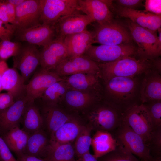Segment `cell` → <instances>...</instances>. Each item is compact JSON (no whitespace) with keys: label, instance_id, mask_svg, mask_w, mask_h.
Here are the masks:
<instances>
[{"label":"cell","instance_id":"1","mask_svg":"<svg viewBox=\"0 0 161 161\" xmlns=\"http://www.w3.org/2000/svg\"><path fill=\"white\" fill-rule=\"evenodd\" d=\"M100 74L104 81L113 77H134L152 69L161 71V60L142 58L135 56L123 58L114 61L98 64Z\"/></svg>","mask_w":161,"mask_h":161},{"label":"cell","instance_id":"2","mask_svg":"<svg viewBox=\"0 0 161 161\" xmlns=\"http://www.w3.org/2000/svg\"><path fill=\"white\" fill-rule=\"evenodd\" d=\"M107 101L122 113L136 103L134 101L138 90L139 82L135 77H114L105 81Z\"/></svg>","mask_w":161,"mask_h":161},{"label":"cell","instance_id":"3","mask_svg":"<svg viewBox=\"0 0 161 161\" xmlns=\"http://www.w3.org/2000/svg\"><path fill=\"white\" fill-rule=\"evenodd\" d=\"M98 102L88 108L86 116L87 123L96 131L114 132L122 123V112L107 101Z\"/></svg>","mask_w":161,"mask_h":161},{"label":"cell","instance_id":"4","mask_svg":"<svg viewBox=\"0 0 161 161\" xmlns=\"http://www.w3.org/2000/svg\"><path fill=\"white\" fill-rule=\"evenodd\" d=\"M132 39L137 44V56L154 59L161 54V44L156 32L143 28L129 20L127 22Z\"/></svg>","mask_w":161,"mask_h":161},{"label":"cell","instance_id":"5","mask_svg":"<svg viewBox=\"0 0 161 161\" xmlns=\"http://www.w3.org/2000/svg\"><path fill=\"white\" fill-rule=\"evenodd\" d=\"M94 43L101 45H114L131 43V34L122 24L113 19L97 23L91 32Z\"/></svg>","mask_w":161,"mask_h":161},{"label":"cell","instance_id":"6","mask_svg":"<svg viewBox=\"0 0 161 161\" xmlns=\"http://www.w3.org/2000/svg\"><path fill=\"white\" fill-rule=\"evenodd\" d=\"M122 120L148 143L154 129L144 104L135 103L122 113Z\"/></svg>","mask_w":161,"mask_h":161},{"label":"cell","instance_id":"7","mask_svg":"<svg viewBox=\"0 0 161 161\" xmlns=\"http://www.w3.org/2000/svg\"><path fill=\"white\" fill-rule=\"evenodd\" d=\"M137 47L131 43L118 45H91L85 55L97 64L114 61L123 58L137 56Z\"/></svg>","mask_w":161,"mask_h":161},{"label":"cell","instance_id":"8","mask_svg":"<svg viewBox=\"0 0 161 161\" xmlns=\"http://www.w3.org/2000/svg\"><path fill=\"white\" fill-rule=\"evenodd\" d=\"M41 24L54 25L61 19L76 13L78 0H40Z\"/></svg>","mask_w":161,"mask_h":161},{"label":"cell","instance_id":"9","mask_svg":"<svg viewBox=\"0 0 161 161\" xmlns=\"http://www.w3.org/2000/svg\"><path fill=\"white\" fill-rule=\"evenodd\" d=\"M114 132V137H113L117 142L139 157L142 161H148L152 158L147 142L126 123L122 122Z\"/></svg>","mask_w":161,"mask_h":161},{"label":"cell","instance_id":"10","mask_svg":"<svg viewBox=\"0 0 161 161\" xmlns=\"http://www.w3.org/2000/svg\"><path fill=\"white\" fill-rule=\"evenodd\" d=\"M13 66L18 69L26 84L40 65V53L36 45L28 43L21 45L13 57Z\"/></svg>","mask_w":161,"mask_h":161},{"label":"cell","instance_id":"11","mask_svg":"<svg viewBox=\"0 0 161 161\" xmlns=\"http://www.w3.org/2000/svg\"><path fill=\"white\" fill-rule=\"evenodd\" d=\"M51 71L61 77L81 73L100 75L98 64L85 55L68 57Z\"/></svg>","mask_w":161,"mask_h":161},{"label":"cell","instance_id":"12","mask_svg":"<svg viewBox=\"0 0 161 161\" xmlns=\"http://www.w3.org/2000/svg\"><path fill=\"white\" fill-rule=\"evenodd\" d=\"M32 75L25 86L26 96L30 102L38 99L50 86L64 80L54 72L41 68Z\"/></svg>","mask_w":161,"mask_h":161},{"label":"cell","instance_id":"13","mask_svg":"<svg viewBox=\"0 0 161 161\" xmlns=\"http://www.w3.org/2000/svg\"><path fill=\"white\" fill-rule=\"evenodd\" d=\"M15 35L18 41L43 47L58 37L55 25L43 24L30 28L16 29Z\"/></svg>","mask_w":161,"mask_h":161},{"label":"cell","instance_id":"14","mask_svg":"<svg viewBox=\"0 0 161 161\" xmlns=\"http://www.w3.org/2000/svg\"><path fill=\"white\" fill-rule=\"evenodd\" d=\"M14 25L16 29H24L41 24L40 0H25L15 8Z\"/></svg>","mask_w":161,"mask_h":161},{"label":"cell","instance_id":"15","mask_svg":"<svg viewBox=\"0 0 161 161\" xmlns=\"http://www.w3.org/2000/svg\"><path fill=\"white\" fill-rule=\"evenodd\" d=\"M40 53L41 68L51 71L68 57L64 38L57 37L43 47Z\"/></svg>","mask_w":161,"mask_h":161},{"label":"cell","instance_id":"16","mask_svg":"<svg viewBox=\"0 0 161 161\" xmlns=\"http://www.w3.org/2000/svg\"><path fill=\"white\" fill-rule=\"evenodd\" d=\"M144 74L139 91L141 103L161 100V72L152 69Z\"/></svg>","mask_w":161,"mask_h":161},{"label":"cell","instance_id":"17","mask_svg":"<svg viewBox=\"0 0 161 161\" xmlns=\"http://www.w3.org/2000/svg\"><path fill=\"white\" fill-rule=\"evenodd\" d=\"M93 22L89 16L80 12L66 16L55 25L58 37L64 38L66 36L82 32Z\"/></svg>","mask_w":161,"mask_h":161},{"label":"cell","instance_id":"18","mask_svg":"<svg viewBox=\"0 0 161 161\" xmlns=\"http://www.w3.org/2000/svg\"><path fill=\"white\" fill-rule=\"evenodd\" d=\"M25 92L11 106L0 112V132L3 134L12 128L19 125L28 103Z\"/></svg>","mask_w":161,"mask_h":161},{"label":"cell","instance_id":"19","mask_svg":"<svg viewBox=\"0 0 161 161\" xmlns=\"http://www.w3.org/2000/svg\"><path fill=\"white\" fill-rule=\"evenodd\" d=\"M117 8V11L120 16L128 18L140 27L154 32L160 28L161 15L119 6Z\"/></svg>","mask_w":161,"mask_h":161},{"label":"cell","instance_id":"20","mask_svg":"<svg viewBox=\"0 0 161 161\" xmlns=\"http://www.w3.org/2000/svg\"><path fill=\"white\" fill-rule=\"evenodd\" d=\"M78 10L89 16L93 22L100 24L113 19L109 7L103 0H78Z\"/></svg>","mask_w":161,"mask_h":161},{"label":"cell","instance_id":"21","mask_svg":"<svg viewBox=\"0 0 161 161\" xmlns=\"http://www.w3.org/2000/svg\"><path fill=\"white\" fill-rule=\"evenodd\" d=\"M64 42L68 57L83 55L94 43L92 34L87 29L80 32L66 36Z\"/></svg>","mask_w":161,"mask_h":161},{"label":"cell","instance_id":"22","mask_svg":"<svg viewBox=\"0 0 161 161\" xmlns=\"http://www.w3.org/2000/svg\"><path fill=\"white\" fill-rule=\"evenodd\" d=\"M41 113L50 136L66 123L77 117L67 113L58 105L44 104Z\"/></svg>","mask_w":161,"mask_h":161},{"label":"cell","instance_id":"23","mask_svg":"<svg viewBox=\"0 0 161 161\" xmlns=\"http://www.w3.org/2000/svg\"><path fill=\"white\" fill-rule=\"evenodd\" d=\"M99 91H85L69 89L64 98L70 108L75 110L86 109L99 101Z\"/></svg>","mask_w":161,"mask_h":161},{"label":"cell","instance_id":"24","mask_svg":"<svg viewBox=\"0 0 161 161\" xmlns=\"http://www.w3.org/2000/svg\"><path fill=\"white\" fill-rule=\"evenodd\" d=\"M84 125L78 118L66 123L50 136L49 143H72L75 141Z\"/></svg>","mask_w":161,"mask_h":161},{"label":"cell","instance_id":"25","mask_svg":"<svg viewBox=\"0 0 161 161\" xmlns=\"http://www.w3.org/2000/svg\"><path fill=\"white\" fill-rule=\"evenodd\" d=\"M100 74L81 73L68 76L64 79L69 89L85 91H99Z\"/></svg>","mask_w":161,"mask_h":161},{"label":"cell","instance_id":"26","mask_svg":"<svg viewBox=\"0 0 161 161\" xmlns=\"http://www.w3.org/2000/svg\"><path fill=\"white\" fill-rule=\"evenodd\" d=\"M29 135L18 125L3 134L2 137L11 151L18 157L25 153Z\"/></svg>","mask_w":161,"mask_h":161},{"label":"cell","instance_id":"27","mask_svg":"<svg viewBox=\"0 0 161 161\" xmlns=\"http://www.w3.org/2000/svg\"><path fill=\"white\" fill-rule=\"evenodd\" d=\"M25 85L21 75L16 68H8L2 75V90L10 93L15 100L25 93Z\"/></svg>","mask_w":161,"mask_h":161},{"label":"cell","instance_id":"28","mask_svg":"<svg viewBox=\"0 0 161 161\" xmlns=\"http://www.w3.org/2000/svg\"><path fill=\"white\" fill-rule=\"evenodd\" d=\"M116 139L109 132L97 131L92 137L91 145L96 158L114 150L117 145Z\"/></svg>","mask_w":161,"mask_h":161},{"label":"cell","instance_id":"29","mask_svg":"<svg viewBox=\"0 0 161 161\" xmlns=\"http://www.w3.org/2000/svg\"><path fill=\"white\" fill-rule=\"evenodd\" d=\"M35 102L28 103L21 120L22 129L29 134L41 129L44 124L41 114Z\"/></svg>","mask_w":161,"mask_h":161},{"label":"cell","instance_id":"30","mask_svg":"<svg viewBox=\"0 0 161 161\" xmlns=\"http://www.w3.org/2000/svg\"><path fill=\"white\" fill-rule=\"evenodd\" d=\"M49 144V139L41 129L29 134L24 154L42 159Z\"/></svg>","mask_w":161,"mask_h":161},{"label":"cell","instance_id":"31","mask_svg":"<svg viewBox=\"0 0 161 161\" xmlns=\"http://www.w3.org/2000/svg\"><path fill=\"white\" fill-rule=\"evenodd\" d=\"M72 143L57 144L49 143L42 159L44 161H76Z\"/></svg>","mask_w":161,"mask_h":161},{"label":"cell","instance_id":"32","mask_svg":"<svg viewBox=\"0 0 161 161\" xmlns=\"http://www.w3.org/2000/svg\"><path fill=\"white\" fill-rule=\"evenodd\" d=\"M69 89L64 79L55 83L49 87L39 98L41 100L44 104L58 105L64 97Z\"/></svg>","mask_w":161,"mask_h":161},{"label":"cell","instance_id":"33","mask_svg":"<svg viewBox=\"0 0 161 161\" xmlns=\"http://www.w3.org/2000/svg\"><path fill=\"white\" fill-rule=\"evenodd\" d=\"M92 130L90 126L85 124L74 141L73 145L75 155L78 158H81L86 153L89 152L91 145V132Z\"/></svg>","mask_w":161,"mask_h":161},{"label":"cell","instance_id":"34","mask_svg":"<svg viewBox=\"0 0 161 161\" xmlns=\"http://www.w3.org/2000/svg\"><path fill=\"white\" fill-rule=\"evenodd\" d=\"M113 151L97 159L98 161H142L139 160L128 149L117 142Z\"/></svg>","mask_w":161,"mask_h":161},{"label":"cell","instance_id":"35","mask_svg":"<svg viewBox=\"0 0 161 161\" xmlns=\"http://www.w3.org/2000/svg\"><path fill=\"white\" fill-rule=\"evenodd\" d=\"M148 112L154 128L161 126V100L144 104Z\"/></svg>","mask_w":161,"mask_h":161},{"label":"cell","instance_id":"36","mask_svg":"<svg viewBox=\"0 0 161 161\" xmlns=\"http://www.w3.org/2000/svg\"><path fill=\"white\" fill-rule=\"evenodd\" d=\"M21 45L19 42L1 41L0 42V58L5 61L9 58L15 56L19 50Z\"/></svg>","mask_w":161,"mask_h":161},{"label":"cell","instance_id":"37","mask_svg":"<svg viewBox=\"0 0 161 161\" xmlns=\"http://www.w3.org/2000/svg\"><path fill=\"white\" fill-rule=\"evenodd\" d=\"M148 147L152 156L161 157V126L153 130Z\"/></svg>","mask_w":161,"mask_h":161},{"label":"cell","instance_id":"38","mask_svg":"<svg viewBox=\"0 0 161 161\" xmlns=\"http://www.w3.org/2000/svg\"><path fill=\"white\" fill-rule=\"evenodd\" d=\"M16 27L11 24L6 23L0 20V40L8 41L15 35Z\"/></svg>","mask_w":161,"mask_h":161},{"label":"cell","instance_id":"39","mask_svg":"<svg viewBox=\"0 0 161 161\" xmlns=\"http://www.w3.org/2000/svg\"><path fill=\"white\" fill-rule=\"evenodd\" d=\"M0 160L1 161H18L15 158L11 150L0 136Z\"/></svg>","mask_w":161,"mask_h":161},{"label":"cell","instance_id":"40","mask_svg":"<svg viewBox=\"0 0 161 161\" xmlns=\"http://www.w3.org/2000/svg\"><path fill=\"white\" fill-rule=\"evenodd\" d=\"M145 7V10L155 15H161V0H146Z\"/></svg>","mask_w":161,"mask_h":161},{"label":"cell","instance_id":"41","mask_svg":"<svg viewBox=\"0 0 161 161\" xmlns=\"http://www.w3.org/2000/svg\"><path fill=\"white\" fill-rule=\"evenodd\" d=\"M15 101L12 95L10 92L1 93L0 97V112L10 107Z\"/></svg>","mask_w":161,"mask_h":161},{"label":"cell","instance_id":"42","mask_svg":"<svg viewBox=\"0 0 161 161\" xmlns=\"http://www.w3.org/2000/svg\"><path fill=\"white\" fill-rule=\"evenodd\" d=\"M118 6L129 9H137L141 6L143 0H117L115 1Z\"/></svg>","mask_w":161,"mask_h":161},{"label":"cell","instance_id":"43","mask_svg":"<svg viewBox=\"0 0 161 161\" xmlns=\"http://www.w3.org/2000/svg\"><path fill=\"white\" fill-rule=\"evenodd\" d=\"M5 2L7 7L9 23L14 25L16 18V7L8 2L7 0H5Z\"/></svg>","mask_w":161,"mask_h":161},{"label":"cell","instance_id":"44","mask_svg":"<svg viewBox=\"0 0 161 161\" xmlns=\"http://www.w3.org/2000/svg\"><path fill=\"white\" fill-rule=\"evenodd\" d=\"M18 161H44L42 158L36 157L24 154L18 157Z\"/></svg>","mask_w":161,"mask_h":161},{"label":"cell","instance_id":"45","mask_svg":"<svg viewBox=\"0 0 161 161\" xmlns=\"http://www.w3.org/2000/svg\"><path fill=\"white\" fill-rule=\"evenodd\" d=\"M8 68V65L5 61H2L0 62V92L2 90L1 85V78L4 72Z\"/></svg>","mask_w":161,"mask_h":161},{"label":"cell","instance_id":"46","mask_svg":"<svg viewBox=\"0 0 161 161\" xmlns=\"http://www.w3.org/2000/svg\"><path fill=\"white\" fill-rule=\"evenodd\" d=\"M81 158L83 161H98L93 155L91 154L89 152L84 154Z\"/></svg>","mask_w":161,"mask_h":161},{"label":"cell","instance_id":"47","mask_svg":"<svg viewBox=\"0 0 161 161\" xmlns=\"http://www.w3.org/2000/svg\"><path fill=\"white\" fill-rule=\"evenodd\" d=\"M25 0H8V2L13 5L15 7L20 5L23 3Z\"/></svg>","mask_w":161,"mask_h":161},{"label":"cell","instance_id":"48","mask_svg":"<svg viewBox=\"0 0 161 161\" xmlns=\"http://www.w3.org/2000/svg\"><path fill=\"white\" fill-rule=\"evenodd\" d=\"M148 161H161V157L153 156Z\"/></svg>","mask_w":161,"mask_h":161},{"label":"cell","instance_id":"49","mask_svg":"<svg viewBox=\"0 0 161 161\" xmlns=\"http://www.w3.org/2000/svg\"><path fill=\"white\" fill-rule=\"evenodd\" d=\"M76 161H83V160L81 158H78V159L76 160Z\"/></svg>","mask_w":161,"mask_h":161},{"label":"cell","instance_id":"50","mask_svg":"<svg viewBox=\"0 0 161 161\" xmlns=\"http://www.w3.org/2000/svg\"><path fill=\"white\" fill-rule=\"evenodd\" d=\"M4 61V60H2L0 58V62L1 61Z\"/></svg>","mask_w":161,"mask_h":161},{"label":"cell","instance_id":"51","mask_svg":"<svg viewBox=\"0 0 161 161\" xmlns=\"http://www.w3.org/2000/svg\"><path fill=\"white\" fill-rule=\"evenodd\" d=\"M1 93H0V96H1Z\"/></svg>","mask_w":161,"mask_h":161},{"label":"cell","instance_id":"52","mask_svg":"<svg viewBox=\"0 0 161 161\" xmlns=\"http://www.w3.org/2000/svg\"></svg>","mask_w":161,"mask_h":161}]
</instances>
